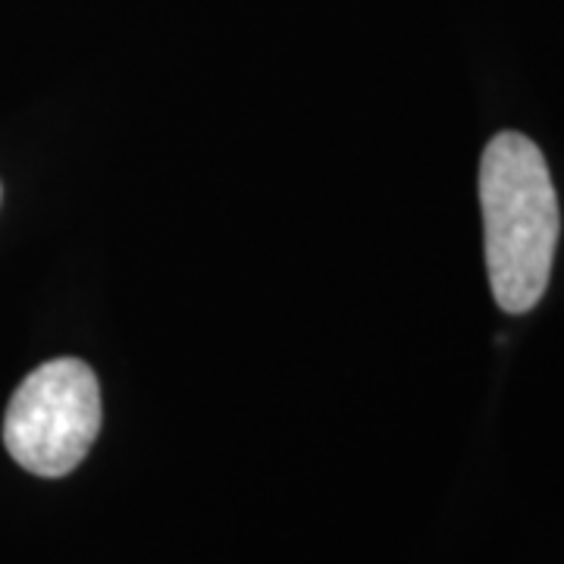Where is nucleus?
Masks as SVG:
<instances>
[{
    "label": "nucleus",
    "instance_id": "1",
    "mask_svg": "<svg viewBox=\"0 0 564 564\" xmlns=\"http://www.w3.org/2000/svg\"><path fill=\"white\" fill-rule=\"evenodd\" d=\"M486 270L502 311L527 314L545 295L558 245V198L543 151L521 132H499L480 161Z\"/></svg>",
    "mask_w": 564,
    "mask_h": 564
},
{
    "label": "nucleus",
    "instance_id": "2",
    "mask_svg": "<svg viewBox=\"0 0 564 564\" xmlns=\"http://www.w3.org/2000/svg\"><path fill=\"white\" fill-rule=\"evenodd\" d=\"M101 433V389L79 358H54L32 370L3 417V445L35 477L76 470Z\"/></svg>",
    "mask_w": 564,
    "mask_h": 564
}]
</instances>
